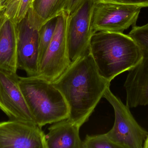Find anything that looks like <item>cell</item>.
<instances>
[{
	"mask_svg": "<svg viewBox=\"0 0 148 148\" xmlns=\"http://www.w3.org/2000/svg\"><path fill=\"white\" fill-rule=\"evenodd\" d=\"M90 52L101 75L110 82L122 73L134 68L142 59L137 43L123 33H94Z\"/></svg>",
	"mask_w": 148,
	"mask_h": 148,
	"instance_id": "2",
	"label": "cell"
},
{
	"mask_svg": "<svg viewBox=\"0 0 148 148\" xmlns=\"http://www.w3.org/2000/svg\"><path fill=\"white\" fill-rule=\"evenodd\" d=\"M18 24L6 18L0 28V70L17 73Z\"/></svg>",
	"mask_w": 148,
	"mask_h": 148,
	"instance_id": "12",
	"label": "cell"
},
{
	"mask_svg": "<svg viewBox=\"0 0 148 148\" xmlns=\"http://www.w3.org/2000/svg\"><path fill=\"white\" fill-rule=\"evenodd\" d=\"M12 0H1V5L3 7H5L12 1Z\"/></svg>",
	"mask_w": 148,
	"mask_h": 148,
	"instance_id": "21",
	"label": "cell"
},
{
	"mask_svg": "<svg viewBox=\"0 0 148 148\" xmlns=\"http://www.w3.org/2000/svg\"><path fill=\"white\" fill-rule=\"evenodd\" d=\"M6 18H7V17H6L5 15L3 17V18L0 19V28L1 27V26H2L3 23H4V21H5V20H6Z\"/></svg>",
	"mask_w": 148,
	"mask_h": 148,
	"instance_id": "22",
	"label": "cell"
},
{
	"mask_svg": "<svg viewBox=\"0 0 148 148\" xmlns=\"http://www.w3.org/2000/svg\"><path fill=\"white\" fill-rule=\"evenodd\" d=\"M33 1H34V0H33Z\"/></svg>",
	"mask_w": 148,
	"mask_h": 148,
	"instance_id": "24",
	"label": "cell"
},
{
	"mask_svg": "<svg viewBox=\"0 0 148 148\" xmlns=\"http://www.w3.org/2000/svg\"><path fill=\"white\" fill-rule=\"evenodd\" d=\"M84 0H66L64 11L68 15L71 14L84 1Z\"/></svg>",
	"mask_w": 148,
	"mask_h": 148,
	"instance_id": "19",
	"label": "cell"
},
{
	"mask_svg": "<svg viewBox=\"0 0 148 148\" xmlns=\"http://www.w3.org/2000/svg\"><path fill=\"white\" fill-rule=\"evenodd\" d=\"M143 148H148V135L144 142Z\"/></svg>",
	"mask_w": 148,
	"mask_h": 148,
	"instance_id": "23",
	"label": "cell"
},
{
	"mask_svg": "<svg viewBox=\"0 0 148 148\" xmlns=\"http://www.w3.org/2000/svg\"><path fill=\"white\" fill-rule=\"evenodd\" d=\"M114 111L115 120L108 137L121 148H143L148 132L140 126L130 112V108L107 89L103 95Z\"/></svg>",
	"mask_w": 148,
	"mask_h": 148,
	"instance_id": "4",
	"label": "cell"
},
{
	"mask_svg": "<svg viewBox=\"0 0 148 148\" xmlns=\"http://www.w3.org/2000/svg\"><path fill=\"white\" fill-rule=\"evenodd\" d=\"M82 148H121L112 141L107 134L87 135L83 141Z\"/></svg>",
	"mask_w": 148,
	"mask_h": 148,
	"instance_id": "17",
	"label": "cell"
},
{
	"mask_svg": "<svg viewBox=\"0 0 148 148\" xmlns=\"http://www.w3.org/2000/svg\"><path fill=\"white\" fill-rule=\"evenodd\" d=\"M57 16L48 21L40 28L38 37V65L40 64L53 36Z\"/></svg>",
	"mask_w": 148,
	"mask_h": 148,
	"instance_id": "15",
	"label": "cell"
},
{
	"mask_svg": "<svg viewBox=\"0 0 148 148\" xmlns=\"http://www.w3.org/2000/svg\"><path fill=\"white\" fill-rule=\"evenodd\" d=\"M0 109L9 120L35 122L17 73L0 70Z\"/></svg>",
	"mask_w": 148,
	"mask_h": 148,
	"instance_id": "11",
	"label": "cell"
},
{
	"mask_svg": "<svg viewBox=\"0 0 148 148\" xmlns=\"http://www.w3.org/2000/svg\"><path fill=\"white\" fill-rule=\"evenodd\" d=\"M96 0H84L71 14L69 15L67 37L71 62L90 52L93 35L92 16Z\"/></svg>",
	"mask_w": 148,
	"mask_h": 148,
	"instance_id": "8",
	"label": "cell"
},
{
	"mask_svg": "<svg viewBox=\"0 0 148 148\" xmlns=\"http://www.w3.org/2000/svg\"><path fill=\"white\" fill-rule=\"evenodd\" d=\"M80 128L68 119L53 123L46 134L47 148H82Z\"/></svg>",
	"mask_w": 148,
	"mask_h": 148,
	"instance_id": "13",
	"label": "cell"
},
{
	"mask_svg": "<svg viewBox=\"0 0 148 148\" xmlns=\"http://www.w3.org/2000/svg\"><path fill=\"white\" fill-rule=\"evenodd\" d=\"M97 1L102 2L112 3L128 5H138L148 7V0H96Z\"/></svg>",
	"mask_w": 148,
	"mask_h": 148,
	"instance_id": "18",
	"label": "cell"
},
{
	"mask_svg": "<svg viewBox=\"0 0 148 148\" xmlns=\"http://www.w3.org/2000/svg\"><path fill=\"white\" fill-rule=\"evenodd\" d=\"M33 2V0H12L6 7L5 16L19 24L27 15Z\"/></svg>",
	"mask_w": 148,
	"mask_h": 148,
	"instance_id": "16",
	"label": "cell"
},
{
	"mask_svg": "<svg viewBox=\"0 0 148 148\" xmlns=\"http://www.w3.org/2000/svg\"><path fill=\"white\" fill-rule=\"evenodd\" d=\"M18 69L25 71L27 76H37L39 73L38 37L40 28L31 9L25 18L18 24Z\"/></svg>",
	"mask_w": 148,
	"mask_h": 148,
	"instance_id": "10",
	"label": "cell"
},
{
	"mask_svg": "<svg viewBox=\"0 0 148 148\" xmlns=\"http://www.w3.org/2000/svg\"><path fill=\"white\" fill-rule=\"evenodd\" d=\"M1 0H0V19L3 17L5 16V12L6 8L3 7L1 5Z\"/></svg>",
	"mask_w": 148,
	"mask_h": 148,
	"instance_id": "20",
	"label": "cell"
},
{
	"mask_svg": "<svg viewBox=\"0 0 148 148\" xmlns=\"http://www.w3.org/2000/svg\"><path fill=\"white\" fill-rule=\"evenodd\" d=\"M129 35L137 43L142 59L128 71L124 84L126 105L130 108L148 105V23L133 26Z\"/></svg>",
	"mask_w": 148,
	"mask_h": 148,
	"instance_id": "5",
	"label": "cell"
},
{
	"mask_svg": "<svg viewBox=\"0 0 148 148\" xmlns=\"http://www.w3.org/2000/svg\"><path fill=\"white\" fill-rule=\"evenodd\" d=\"M19 84L34 120L39 127L68 119V105L53 83L38 76H19Z\"/></svg>",
	"mask_w": 148,
	"mask_h": 148,
	"instance_id": "3",
	"label": "cell"
},
{
	"mask_svg": "<svg viewBox=\"0 0 148 148\" xmlns=\"http://www.w3.org/2000/svg\"><path fill=\"white\" fill-rule=\"evenodd\" d=\"M66 2V0H34L30 8L40 29L64 10Z\"/></svg>",
	"mask_w": 148,
	"mask_h": 148,
	"instance_id": "14",
	"label": "cell"
},
{
	"mask_svg": "<svg viewBox=\"0 0 148 148\" xmlns=\"http://www.w3.org/2000/svg\"><path fill=\"white\" fill-rule=\"evenodd\" d=\"M0 148H47L46 134L34 122H0Z\"/></svg>",
	"mask_w": 148,
	"mask_h": 148,
	"instance_id": "9",
	"label": "cell"
},
{
	"mask_svg": "<svg viewBox=\"0 0 148 148\" xmlns=\"http://www.w3.org/2000/svg\"><path fill=\"white\" fill-rule=\"evenodd\" d=\"M110 83L101 75L89 52L71 63L53 83L68 105L69 120L81 127L88 120Z\"/></svg>",
	"mask_w": 148,
	"mask_h": 148,
	"instance_id": "1",
	"label": "cell"
},
{
	"mask_svg": "<svg viewBox=\"0 0 148 148\" xmlns=\"http://www.w3.org/2000/svg\"><path fill=\"white\" fill-rule=\"evenodd\" d=\"M69 15L64 10L57 16L52 41L40 64L37 76L53 83L70 66L67 37Z\"/></svg>",
	"mask_w": 148,
	"mask_h": 148,
	"instance_id": "6",
	"label": "cell"
},
{
	"mask_svg": "<svg viewBox=\"0 0 148 148\" xmlns=\"http://www.w3.org/2000/svg\"><path fill=\"white\" fill-rule=\"evenodd\" d=\"M143 8L97 1L92 14L93 34L98 31L123 33L130 26L135 25Z\"/></svg>",
	"mask_w": 148,
	"mask_h": 148,
	"instance_id": "7",
	"label": "cell"
}]
</instances>
